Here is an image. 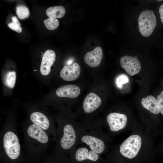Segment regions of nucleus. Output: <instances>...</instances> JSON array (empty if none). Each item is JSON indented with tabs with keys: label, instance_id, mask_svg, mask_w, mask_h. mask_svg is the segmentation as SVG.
<instances>
[{
	"label": "nucleus",
	"instance_id": "1",
	"mask_svg": "<svg viewBox=\"0 0 163 163\" xmlns=\"http://www.w3.org/2000/svg\"><path fill=\"white\" fill-rule=\"evenodd\" d=\"M79 125L68 121L58 122L56 131V150L59 152L74 151L78 144Z\"/></svg>",
	"mask_w": 163,
	"mask_h": 163
},
{
	"label": "nucleus",
	"instance_id": "2",
	"mask_svg": "<svg viewBox=\"0 0 163 163\" xmlns=\"http://www.w3.org/2000/svg\"><path fill=\"white\" fill-rule=\"evenodd\" d=\"M99 128V125H79L77 145H85L98 154L103 152L105 144L100 135Z\"/></svg>",
	"mask_w": 163,
	"mask_h": 163
},
{
	"label": "nucleus",
	"instance_id": "3",
	"mask_svg": "<svg viewBox=\"0 0 163 163\" xmlns=\"http://www.w3.org/2000/svg\"><path fill=\"white\" fill-rule=\"evenodd\" d=\"M24 133L27 150H45L50 142L53 141L44 130L32 123L27 125Z\"/></svg>",
	"mask_w": 163,
	"mask_h": 163
},
{
	"label": "nucleus",
	"instance_id": "4",
	"mask_svg": "<svg viewBox=\"0 0 163 163\" xmlns=\"http://www.w3.org/2000/svg\"><path fill=\"white\" fill-rule=\"evenodd\" d=\"M2 143L3 149L10 158L16 159L19 157L21 153V145L17 135L13 131L8 129L5 132Z\"/></svg>",
	"mask_w": 163,
	"mask_h": 163
},
{
	"label": "nucleus",
	"instance_id": "5",
	"mask_svg": "<svg viewBox=\"0 0 163 163\" xmlns=\"http://www.w3.org/2000/svg\"><path fill=\"white\" fill-rule=\"evenodd\" d=\"M31 122L44 130L53 141L56 140V128L54 122L45 113L39 111L31 113L30 116Z\"/></svg>",
	"mask_w": 163,
	"mask_h": 163
},
{
	"label": "nucleus",
	"instance_id": "6",
	"mask_svg": "<svg viewBox=\"0 0 163 163\" xmlns=\"http://www.w3.org/2000/svg\"><path fill=\"white\" fill-rule=\"evenodd\" d=\"M156 16L152 10L146 9L142 11L138 18L139 31L143 36L148 37L153 33L156 25Z\"/></svg>",
	"mask_w": 163,
	"mask_h": 163
},
{
	"label": "nucleus",
	"instance_id": "7",
	"mask_svg": "<svg viewBox=\"0 0 163 163\" xmlns=\"http://www.w3.org/2000/svg\"><path fill=\"white\" fill-rule=\"evenodd\" d=\"M142 145L141 137L137 135H132L126 139L120 147V153L124 157L133 159L138 154Z\"/></svg>",
	"mask_w": 163,
	"mask_h": 163
},
{
	"label": "nucleus",
	"instance_id": "8",
	"mask_svg": "<svg viewBox=\"0 0 163 163\" xmlns=\"http://www.w3.org/2000/svg\"><path fill=\"white\" fill-rule=\"evenodd\" d=\"M107 121L110 130L117 132L125 128L127 122V117L124 114L113 112L109 114Z\"/></svg>",
	"mask_w": 163,
	"mask_h": 163
},
{
	"label": "nucleus",
	"instance_id": "9",
	"mask_svg": "<svg viewBox=\"0 0 163 163\" xmlns=\"http://www.w3.org/2000/svg\"><path fill=\"white\" fill-rule=\"evenodd\" d=\"M120 62L121 67L131 76L138 74L141 68L140 62L136 56H123L120 59Z\"/></svg>",
	"mask_w": 163,
	"mask_h": 163
},
{
	"label": "nucleus",
	"instance_id": "10",
	"mask_svg": "<svg viewBox=\"0 0 163 163\" xmlns=\"http://www.w3.org/2000/svg\"><path fill=\"white\" fill-rule=\"evenodd\" d=\"M81 68L79 64L76 62L68 66L65 65L61 70L60 76L64 80L67 81H74L79 76Z\"/></svg>",
	"mask_w": 163,
	"mask_h": 163
},
{
	"label": "nucleus",
	"instance_id": "11",
	"mask_svg": "<svg viewBox=\"0 0 163 163\" xmlns=\"http://www.w3.org/2000/svg\"><path fill=\"white\" fill-rule=\"evenodd\" d=\"M56 58V54L53 50H48L44 52L40 68V72L42 75L46 76L49 74L51 67L54 62Z\"/></svg>",
	"mask_w": 163,
	"mask_h": 163
},
{
	"label": "nucleus",
	"instance_id": "12",
	"mask_svg": "<svg viewBox=\"0 0 163 163\" xmlns=\"http://www.w3.org/2000/svg\"><path fill=\"white\" fill-rule=\"evenodd\" d=\"M74 151H75V158L78 161L88 159L96 161L99 159L98 154L85 145H82V146L76 147Z\"/></svg>",
	"mask_w": 163,
	"mask_h": 163
},
{
	"label": "nucleus",
	"instance_id": "13",
	"mask_svg": "<svg viewBox=\"0 0 163 163\" xmlns=\"http://www.w3.org/2000/svg\"><path fill=\"white\" fill-rule=\"evenodd\" d=\"M102 101L101 98L95 93H90L85 98L83 104V109L85 113L93 112L101 105Z\"/></svg>",
	"mask_w": 163,
	"mask_h": 163
},
{
	"label": "nucleus",
	"instance_id": "14",
	"mask_svg": "<svg viewBox=\"0 0 163 163\" xmlns=\"http://www.w3.org/2000/svg\"><path fill=\"white\" fill-rule=\"evenodd\" d=\"M103 52L100 46L96 47L93 50L87 53L84 57L85 63L91 67H96L101 63L103 58Z\"/></svg>",
	"mask_w": 163,
	"mask_h": 163
},
{
	"label": "nucleus",
	"instance_id": "15",
	"mask_svg": "<svg viewBox=\"0 0 163 163\" xmlns=\"http://www.w3.org/2000/svg\"><path fill=\"white\" fill-rule=\"evenodd\" d=\"M80 93V88L75 85H67L58 88L56 91V95L60 97L74 98Z\"/></svg>",
	"mask_w": 163,
	"mask_h": 163
},
{
	"label": "nucleus",
	"instance_id": "16",
	"mask_svg": "<svg viewBox=\"0 0 163 163\" xmlns=\"http://www.w3.org/2000/svg\"><path fill=\"white\" fill-rule=\"evenodd\" d=\"M142 106L151 113L157 114L160 112V108L156 99L152 95H149L141 101Z\"/></svg>",
	"mask_w": 163,
	"mask_h": 163
},
{
	"label": "nucleus",
	"instance_id": "17",
	"mask_svg": "<svg viewBox=\"0 0 163 163\" xmlns=\"http://www.w3.org/2000/svg\"><path fill=\"white\" fill-rule=\"evenodd\" d=\"M66 13L65 8L61 6L51 7L46 11L47 15L50 18H60L63 17Z\"/></svg>",
	"mask_w": 163,
	"mask_h": 163
},
{
	"label": "nucleus",
	"instance_id": "18",
	"mask_svg": "<svg viewBox=\"0 0 163 163\" xmlns=\"http://www.w3.org/2000/svg\"><path fill=\"white\" fill-rule=\"evenodd\" d=\"M16 74L14 71L8 72L6 74L5 79V84L10 88H13L15 86Z\"/></svg>",
	"mask_w": 163,
	"mask_h": 163
},
{
	"label": "nucleus",
	"instance_id": "19",
	"mask_svg": "<svg viewBox=\"0 0 163 163\" xmlns=\"http://www.w3.org/2000/svg\"><path fill=\"white\" fill-rule=\"evenodd\" d=\"M16 13L18 18L21 20L28 18L30 14L28 8L26 6L22 5H19L17 6Z\"/></svg>",
	"mask_w": 163,
	"mask_h": 163
},
{
	"label": "nucleus",
	"instance_id": "20",
	"mask_svg": "<svg viewBox=\"0 0 163 163\" xmlns=\"http://www.w3.org/2000/svg\"><path fill=\"white\" fill-rule=\"evenodd\" d=\"M44 23L46 28L50 30L56 29L59 25V22L56 18H49L44 21Z\"/></svg>",
	"mask_w": 163,
	"mask_h": 163
},
{
	"label": "nucleus",
	"instance_id": "21",
	"mask_svg": "<svg viewBox=\"0 0 163 163\" xmlns=\"http://www.w3.org/2000/svg\"><path fill=\"white\" fill-rule=\"evenodd\" d=\"M11 19L12 22L8 24V27L11 29L18 33L21 32L22 31V28L17 18L15 16H13L12 17Z\"/></svg>",
	"mask_w": 163,
	"mask_h": 163
},
{
	"label": "nucleus",
	"instance_id": "22",
	"mask_svg": "<svg viewBox=\"0 0 163 163\" xmlns=\"http://www.w3.org/2000/svg\"><path fill=\"white\" fill-rule=\"evenodd\" d=\"M116 82L117 87L120 89H121L123 84L129 82V79L126 75L122 74L117 77Z\"/></svg>",
	"mask_w": 163,
	"mask_h": 163
},
{
	"label": "nucleus",
	"instance_id": "23",
	"mask_svg": "<svg viewBox=\"0 0 163 163\" xmlns=\"http://www.w3.org/2000/svg\"><path fill=\"white\" fill-rule=\"evenodd\" d=\"M157 101L159 106L160 112L163 115V91L158 96Z\"/></svg>",
	"mask_w": 163,
	"mask_h": 163
},
{
	"label": "nucleus",
	"instance_id": "24",
	"mask_svg": "<svg viewBox=\"0 0 163 163\" xmlns=\"http://www.w3.org/2000/svg\"><path fill=\"white\" fill-rule=\"evenodd\" d=\"M159 12L160 15V18L161 22L163 23V4L160 7Z\"/></svg>",
	"mask_w": 163,
	"mask_h": 163
},
{
	"label": "nucleus",
	"instance_id": "25",
	"mask_svg": "<svg viewBox=\"0 0 163 163\" xmlns=\"http://www.w3.org/2000/svg\"><path fill=\"white\" fill-rule=\"evenodd\" d=\"M74 61V59L73 58H72L68 59L66 62V66H68L73 64Z\"/></svg>",
	"mask_w": 163,
	"mask_h": 163
}]
</instances>
